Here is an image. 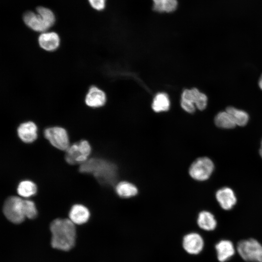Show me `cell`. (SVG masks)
Listing matches in <instances>:
<instances>
[{"label": "cell", "instance_id": "cell-27", "mask_svg": "<svg viewBox=\"0 0 262 262\" xmlns=\"http://www.w3.org/2000/svg\"><path fill=\"white\" fill-rule=\"evenodd\" d=\"M260 156H261V157L262 158V143H261V148H260Z\"/></svg>", "mask_w": 262, "mask_h": 262}, {"label": "cell", "instance_id": "cell-9", "mask_svg": "<svg viewBox=\"0 0 262 262\" xmlns=\"http://www.w3.org/2000/svg\"><path fill=\"white\" fill-rule=\"evenodd\" d=\"M106 101V94L102 89L95 85L88 87L84 98L87 107L92 109L100 108L105 105Z\"/></svg>", "mask_w": 262, "mask_h": 262}, {"label": "cell", "instance_id": "cell-15", "mask_svg": "<svg viewBox=\"0 0 262 262\" xmlns=\"http://www.w3.org/2000/svg\"><path fill=\"white\" fill-rule=\"evenodd\" d=\"M90 217L88 209L84 205L79 204L74 205L69 213V219L75 224L81 225L86 223Z\"/></svg>", "mask_w": 262, "mask_h": 262}, {"label": "cell", "instance_id": "cell-2", "mask_svg": "<svg viewBox=\"0 0 262 262\" xmlns=\"http://www.w3.org/2000/svg\"><path fill=\"white\" fill-rule=\"evenodd\" d=\"M79 170L82 173L92 174L102 184H113L117 177L116 165L99 158L88 159L81 164Z\"/></svg>", "mask_w": 262, "mask_h": 262}, {"label": "cell", "instance_id": "cell-14", "mask_svg": "<svg viewBox=\"0 0 262 262\" xmlns=\"http://www.w3.org/2000/svg\"><path fill=\"white\" fill-rule=\"evenodd\" d=\"M216 198L221 208L225 210L232 209L236 203V198L233 191L228 187L219 190L216 192Z\"/></svg>", "mask_w": 262, "mask_h": 262}, {"label": "cell", "instance_id": "cell-3", "mask_svg": "<svg viewBox=\"0 0 262 262\" xmlns=\"http://www.w3.org/2000/svg\"><path fill=\"white\" fill-rule=\"evenodd\" d=\"M36 14L32 11L25 13L23 17L24 23L34 32H47L54 24V14L49 9L41 6L36 8Z\"/></svg>", "mask_w": 262, "mask_h": 262}, {"label": "cell", "instance_id": "cell-18", "mask_svg": "<svg viewBox=\"0 0 262 262\" xmlns=\"http://www.w3.org/2000/svg\"><path fill=\"white\" fill-rule=\"evenodd\" d=\"M197 224L200 229L206 231H212L217 226V221L214 215L206 211H201L198 213Z\"/></svg>", "mask_w": 262, "mask_h": 262}, {"label": "cell", "instance_id": "cell-17", "mask_svg": "<svg viewBox=\"0 0 262 262\" xmlns=\"http://www.w3.org/2000/svg\"><path fill=\"white\" fill-rule=\"evenodd\" d=\"M170 107V100L168 95L164 92H159L153 98L151 108L157 113L168 111Z\"/></svg>", "mask_w": 262, "mask_h": 262}, {"label": "cell", "instance_id": "cell-11", "mask_svg": "<svg viewBox=\"0 0 262 262\" xmlns=\"http://www.w3.org/2000/svg\"><path fill=\"white\" fill-rule=\"evenodd\" d=\"M182 247L184 250L191 255H197L203 250L204 242L199 233L191 232L185 234L182 239Z\"/></svg>", "mask_w": 262, "mask_h": 262}, {"label": "cell", "instance_id": "cell-16", "mask_svg": "<svg viewBox=\"0 0 262 262\" xmlns=\"http://www.w3.org/2000/svg\"><path fill=\"white\" fill-rule=\"evenodd\" d=\"M115 191L118 196L123 198L135 196L139 192L138 187L134 183L126 180L117 183L115 186Z\"/></svg>", "mask_w": 262, "mask_h": 262}, {"label": "cell", "instance_id": "cell-22", "mask_svg": "<svg viewBox=\"0 0 262 262\" xmlns=\"http://www.w3.org/2000/svg\"><path fill=\"white\" fill-rule=\"evenodd\" d=\"M226 111L231 115L236 125L244 126L247 123L249 116L245 111L231 106L227 107Z\"/></svg>", "mask_w": 262, "mask_h": 262}, {"label": "cell", "instance_id": "cell-12", "mask_svg": "<svg viewBox=\"0 0 262 262\" xmlns=\"http://www.w3.org/2000/svg\"><path fill=\"white\" fill-rule=\"evenodd\" d=\"M37 126L32 121L23 122L19 124L17 129V133L22 141L31 143L37 138Z\"/></svg>", "mask_w": 262, "mask_h": 262}, {"label": "cell", "instance_id": "cell-24", "mask_svg": "<svg viewBox=\"0 0 262 262\" xmlns=\"http://www.w3.org/2000/svg\"><path fill=\"white\" fill-rule=\"evenodd\" d=\"M78 144L80 154L88 157L91 151V147L88 142L86 140H82Z\"/></svg>", "mask_w": 262, "mask_h": 262}, {"label": "cell", "instance_id": "cell-10", "mask_svg": "<svg viewBox=\"0 0 262 262\" xmlns=\"http://www.w3.org/2000/svg\"><path fill=\"white\" fill-rule=\"evenodd\" d=\"M39 48L46 52H54L61 46L59 34L55 32H45L40 33L37 38Z\"/></svg>", "mask_w": 262, "mask_h": 262}, {"label": "cell", "instance_id": "cell-7", "mask_svg": "<svg viewBox=\"0 0 262 262\" xmlns=\"http://www.w3.org/2000/svg\"><path fill=\"white\" fill-rule=\"evenodd\" d=\"M213 168V164L210 159L206 157H199L191 164L188 173L193 179L204 181L209 178Z\"/></svg>", "mask_w": 262, "mask_h": 262}, {"label": "cell", "instance_id": "cell-25", "mask_svg": "<svg viewBox=\"0 0 262 262\" xmlns=\"http://www.w3.org/2000/svg\"><path fill=\"white\" fill-rule=\"evenodd\" d=\"M91 6L96 10H101L105 5V0H88Z\"/></svg>", "mask_w": 262, "mask_h": 262}, {"label": "cell", "instance_id": "cell-13", "mask_svg": "<svg viewBox=\"0 0 262 262\" xmlns=\"http://www.w3.org/2000/svg\"><path fill=\"white\" fill-rule=\"evenodd\" d=\"M217 258L220 262H226L231 258L235 253L232 242L228 239L218 241L215 246Z\"/></svg>", "mask_w": 262, "mask_h": 262}, {"label": "cell", "instance_id": "cell-21", "mask_svg": "<svg viewBox=\"0 0 262 262\" xmlns=\"http://www.w3.org/2000/svg\"><path fill=\"white\" fill-rule=\"evenodd\" d=\"M153 9L158 12H172L178 6L177 0H152Z\"/></svg>", "mask_w": 262, "mask_h": 262}, {"label": "cell", "instance_id": "cell-6", "mask_svg": "<svg viewBox=\"0 0 262 262\" xmlns=\"http://www.w3.org/2000/svg\"><path fill=\"white\" fill-rule=\"evenodd\" d=\"M3 212L9 221L15 224L23 221L25 217L23 212V199L16 196L9 197L4 202Z\"/></svg>", "mask_w": 262, "mask_h": 262}, {"label": "cell", "instance_id": "cell-8", "mask_svg": "<svg viewBox=\"0 0 262 262\" xmlns=\"http://www.w3.org/2000/svg\"><path fill=\"white\" fill-rule=\"evenodd\" d=\"M44 134L49 143L57 149L66 151L70 146L67 131L62 127L47 128L44 131Z\"/></svg>", "mask_w": 262, "mask_h": 262}, {"label": "cell", "instance_id": "cell-1", "mask_svg": "<svg viewBox=\"0 0 262 262\" xmlns=\"http://www.w3.org/2000/svg\"><path fill=\"white\" fill-rule=\"evenodd\" d=\"M52 247L64 251L72 248L76 239L74 224L69 219L57 218L50 224Z\"/></svg>", "mask_w": 262, "mask_h": 262}, {"label": "cell", "instance_id": "cell-5", "mask_svg": "<svg viewBox=\"0 0 262 262\" xmlns=\"http://www.w3.org/2000/svg\"><path fill=\"white\" fill-rule=\"evenodd\" d=\"M237 250L240 257L248 262H262V245L253 238L238 242Z\"/></svg>", "mask_w": 262, "mask_h": 262}, {"label": "cell", "instance_id": "cell-19", "mask_svg": "<svg viewBox=\"0 0 262 262\" xmlns=\"http://www.w3.org/2000/svg\"><path fill=\"white\" fill-rule=\"evenodd\" d=\"M214 123L216 126L223 129H232L236 125L231 115L226 111L220 112L216 115Z\"/></svg>", "mask_w": 262, "mask_h": 262}, {"label": "cell", "instance_id": "cell-20", "mask_svg": "<svg viewBox=\"0 0 262 262\" xmlns=\"http://www.w3.org/2000/svg\"><path fill=\"white\" fill-rule=\"evenodd\" d=\"M18 194L24 197H29L34 196L37 192L36 184L31 180L21 181L17 187Z\"/></svg>", "mask_w": 262, "mask_h": 262}, {"label": "cell", "instance_id": "cell-26", "mask_svg": "<svg viewBox=\"0 0 262 262\" xmlns=\"http://www.w3.org/2000/svg\"><path fill=\"white\" fill-rule=\"evenodd\" d=\"M259 85L260 88L262 90V75H261L259 81Z\"/></svg>", "mask_w": 262, "mask_h": 262}, {"label": "cell", "instance_id": "cell-4", "mask_svg": "<svg viewBox=\"0 0 262 262\" xmlns=\"http://www.w3.org/2000/svg\"><path fill=\"white\" fill-rule=\"evenodd\" d=\"M207 96L196 88L184 89L181 95L180 104L186 112L192 114L196 108L202 111L207 105Z\"/></svg>", "mask_w": 262, "mask_h": 262}, {"label": "cell", "instance_id": "cell-23", "mask_svg": "<svg viewBox=\"0 0 262 262\" xmlns=\"http://www.w3.org/2000/svg\"><path fill=\"white\" fill-rule=\"evenodd\" d=\"M23 212L25 217L29 219L34 218L37 214L35 204L30 200H23Z\"/></svg>", "mask_w": 262, "mask_h": 262}]
</instances>
